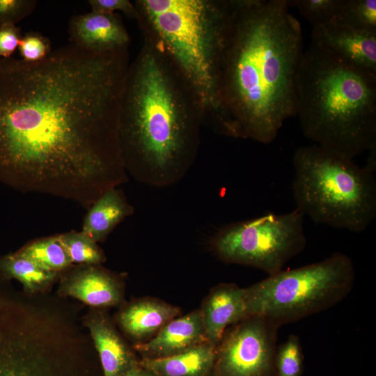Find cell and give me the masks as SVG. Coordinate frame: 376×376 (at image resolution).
<instances>
[{"mask_svg": "<svg viewBox=\"0 0 376 376\" xmlns=\"http://www.w3.org/2000/svg\"><path fill=\"white\" fill-rule=\"evenodd\" d=\"M128 49L72 44L29 63L0 58V182L87 210L127 180L118 136Z\"/></svg>", "mask_w": 376, "mask_h": 376, "instance_id": "6da1fadb", "label": "cell"}, {"mask_svg": "<svg viewBox=\"0 0 376 376\" xmlns=\"http://www.w3.org/2000/svg\"><path fill=\"white\" fill-rule=\"evenodd\" d=\"M217 68L221 134L268 144L295 115L301 28L288 0H228Z\"/></svg>", "mask_w": 376, "mask_h": 376, "instance_id": "7a4b0ae2", "label": "cell"}, {"mask_svg": "<svg viewBox=\"0 0 376 376\" xmlns=\"http://www.w3.org/2000/svg\"><path fill=\"white\" fill-rule=\"evenodd\" d=\"M205 125L197 93L169 56L143 38L123 86L118 136L127 175L155 187L182 180L193 166Z\"/></svg>", "mask_w": 376, "mask_h": 376, "instance_id": "3957f363", "label": "cell"}, {"mask_svg": "<svg viewBox=\"0 0 376 376\" xmlns=\"http://www.w3.org/2000/svg\"><path fill=\"white\" fill-rule=\"evenodd\" d=\"M295 115L306 138L353 159L376 146V77L311 42L297 73Z\"/></svg>", "mask_w": 376, "mask_h": 376, "instance_id": "277c9868", "label": "cell"}, {"mask_svg": "<svg viewBox=\"0 0 376 376\" xmlns=\"http://www.w3.org/2000/svg\"><path fill=\"white\" fill-rule=\"evenodd\" d=\"M134 5L143 38L172 59L200 98L205 123L219 133L217 68L228 0H137Z\"/></svg>", "mask_w": 376, "mask_h": 376, "instance_id": "5b68a950", "label": "cell"}, {"mask_svg": "<svg viewBox=\"0 0 376 376\" xmlns=\"http://www.w3.org/2000/svg\"><path fill=\"white\" fill-rule=\"evenodd\" d=\"M88 345L68 318L0 290V376H90Z\"/></svg>", "mask_w": 376, "mask_h": 376, "instance_id": "8992f818", "label": "cell"}, {"mask_svg": "<svg viewBox=\"0 0 376 376\" xmlns=\"http://www.w3.org/2000/svg\"><path fill=\"white\" fill-rule=\"evenodd\" d=\"M292 194L296 208L313 222L354 233L376 217L373 173L318 145L294 153Z\"/></svg>", "mask_w": 376, "mask_h": 376, "instance_id": "52a82bcc", "label": "cell"}, {"mask_svg": "<svg viewBox=\"0 0 376 376\" xmlns=\"http://www.w3.org/2000/svg\"><path fill=\"white\" fill-rule=\"evenodd\" d=\"M355 269L347 255L281 270L244 288L248 316H260L278 326L324 311L345 299L352 290Z\"/></svg>", "mask_w": 376, "mask_h": 376, "instance_id": "ba28073f", "label": "cell"}, {"mask_svg": "<svg viewBox=\"0 0 376 376\" xmlns=\"http://www.w3.org/2000/svg\"><path fill=\"white\" fill-rule=\"evenodd\" d=\"M304 214L297 208L230 224L214 239L216 254L228 263L257 268L268 276L283 269L306 245Z\"/></svg>", "mask_w": 376, "mask_h": 376, "instance_id": "9c48e42d", "label": "cell"}, {"mask_svg": "<svg viewBox=\"0 0 376 376\" xmlns=\"http://www.w3.org/2000/svg\"><path fill=\"white\" fill-rule=\"evenodd\" d=\"M279 328L253 315L235 324L217 347L213 376H274Z\"/></svg>", "mask_w": 376, "mask_h": 376, "instance_id": "30bf717a", "label": "cell"}, {"mask_svg": "<svg viewBox=\"0 0 376 376\" xmlns=\"http://www.w3.org/2000/svg\"><path fill=\"white\" fill-rule=\"evenodd\" d=\"M312 42L352 67L376 77V33L338 22L313 27Z\"/></svg>", "mask_w": 376, "mask_h": 376, "instance_id": "8fae6325", "label": "cell"}, {"mask_svg": "<svg viewBox=\"0 0 376 376\" xmlns=\"http://www.w3.org/2000/svg\"><path fill=\"white\" fill-rule=\"evenodd\" d=\"M71 44L88 52L128 48L130 36L118 15L90 12L75 15L69 24Z\"/></svg>", "mask_w": 376, "mask_h": 376, "instance_id": "7c38bea8", "label": "cell"}, {"mask_svg": "<svg viewBox=\"0 0 376 376\" xmlns=\"http://www.w3.org/2000/svg\"><path fill=\"white\" fill-rule=\"evenodd\" d=\"M61 292L93 307H107L122 300L120 283L100 265H81L63 276Z\"/></svg>", "mask_w": 376, "mask_h": 376, "instance_id": "4fadbf2b", "label": "cell"}, {"mask_svg": "<svg viewBox=\"0 0 376 376\" xmlns=\"http://www.w3.org/2000/svg\"><path fill=\"white\" fill-rule=\"evenodd\" d=\"M208 343L201 310L192 311L166 323L150 340L134 348L144 358H159L176 354Z\"/></svg>", "mask_w": 376, "mask_h": 376, "instance_id": "5bb4252c", "label": "cell"}, {"mask_svg": "<svg viewBox=\"0 0 376 376\" xmlns=\"http://www.w3.org/2000/svg\"><path fill=\"white\" fill-rule=\"evenodd\" d=\"M207 340L216 346L226 327L248 317L244 288L234 284H222L207 296L201 309Z\"/></svg>", "mask_w": 376, "mask_h": 376, "instance_id": "9a60e30c", "label": "cell"}, {"mask_svg": "<svg viewBox=\"0 0 376 376\" xmlns=\"http://www.w3.org/2000/svg\"><path fill=\"white\" fill-rule=\"evenodd\" d=\"M85 324L98 353L104 376H121L136 363L132 352L102 312L91 313Z\"/></svg>", "mask_w": 376, "mask_h": 376, "instance_id": "2e32d148", "label": "cell"}, {"mask_svg": "<svg viewBox=\"0 0 376 376\" xmlns=\"http://www.w3.org/2000/svg\"><path fill=\"white\" fill-rule=\"evenodd\" d=\"M180 313L178 307L152 299L134 301L119 313V324L130 337L142 340L157 334Z\"/></svg>", "mask_w": 376, "mask_h": 376, "instance_id": "e0dca14e", "label": "cell"}, {"mask_svg": "<svg viewBox=\"0 0 376 376\" xmlns=\"http://www.w3.org/2000/svg\"><path fill=\"white\" fill-rule=\"evenodd\" d=\"M133 212L134 208L123 191L111 188L88 209L81 231L96 243L102 242Z\"/></svg>", "mask_w": 376, "mask_h": 376, "instance_id": "ac0fdd59", "label": "cell"}, {"mask_svg": "<svg viewBox=\"0 0 376 376\" xmlns=\"http://www.w3.org/2000/svg\"><path fill=\"white\" fill-rule=\"evenodd\" d=\"M216 350L205 343L171 356L144 358L140 365L155 376H205L213 368Z\"/></svg>", "mask_w": 376, "mask_h": 376, "instance_id": "d6986e66", "label": "cell"}, {"mask_svg": "<svg viewBox=\"0 0 376 376\" xmlns=\"http://www.w3.org/2000/svg\"><path fill=\"white\" fill-rule=\"evenodd\" d=\"M58 276L59 273L47 271L17 252L0 256V277L19 281L29 293L43 291Z\"/></svg>", "mask_w": 376, "mask_h": 376, "instance_id": "ffe728a7", "label": "cell"}, {"mask_svg": "<svg viewBox=\"0 0 376 376\" xmlns=\"http://www.w3.org/2000/svg\"><path fill=\"white\" fill-rule=\"evenodd\" d=\"M16 252L40 267L52 272L60 274L72 265L58 235L34 240Z\"/></svg>", "mask_w": 376, "mask_h": 376, "instance_id": "44dd1931", "label": "cell"}, {"mask_svg": "<svg viewBox=\"0 0 376 376\" xmlns=\"http://www.w3.org/2000/svg\"><path fill=\"white\" fill-rule=\"evenodd\" d=\"M58 237L72 263L100 265L106 260L104 252L97 243L81 231L58 234Z\"/></svg>", "mask_w": 376, "mask_h": 376, "instance_id": "7402d4cb", "label": "cell"}, {"mask_svg": "<svg viewBox=\"0 0 376 376\" xmlns=\"http://www.w3.org/2000/svg\"><path fill=\"white\" fill-rule=\"evenodd\" d=\"M334 22L358 31L376 33V0H346Z\"/></svg>", "mask_w": 376, "mask_h": 376, "instance_id": "603a6c76", "label": "cell"}, {"mask_svg": "<svg viewBox=\"0 0 376 376\" xmlns=\"http://www.w3.org/2000/svg\"><path fill=\"white\" fill-rule=\"evenodd\" d=\"M289 7H295L313 27L334 22L346 0H288Z\"/></svg>", "mask_w": 376, "mask_h": 376, "instance_id": "cb8c5ba5", "label": "cell"}, {"mask_svg": "<svg viewBox=\"0 0 376 376\" xmlns=\"http://www.w3.org/2000/svg\"><path fill=\"white\" fill-rule=\"evenodd\" d=\"M304 354L298 336L290 335L278 345L275 356L274 376H302Z\"/></svg>", "mask_w": 376, "mask_h": 376, "instance_id": "d4e9b609", "label": "cell"}, {"mask_svg": "<svg viewBox=\"0 0 376 376\" xmlns=\"http://www.w3.org/2000/svg\"><path fill=\"white\" fill-rule=\"evenodd\" d=\"M18 49L21 59L29 63L42 61L52 52L49 40L42 35L33 31L22 36Z\"/></svg>", "mask_w": 376, "mask_h": 376, "instance_id": "484cf974", "label": "cell"}, {"mask_svg": "<svg viewBox=\"0 0 376 376\" xmlns=\"http://www.w3.org/2000/svg\"><path fill=\"white\" fill-rule=\"evenodd\" d=\"M34 0H0V27L4 24H15L30 15L35 10Z\"/></svg>", "mask_w": 376, "mask_h": 376, "instance_id": "4316f807", "label": "cell"}, {"mask_svg": "<svg viewBox=\"0 0 376 376\" xmlns=\"http://www.w3.org/2000/svg\"><path fill=\"white\" fill-rule=\"evenodd\" d=\"M91 11L103 14H116L120 11L129 17L135 18L134 3L128 0H90Z\"/></svg>", "mask_w": 376, "mask_h": 376, "instance_id": "83f0119b", "label": "cell"}, {"mask_svg": "<svg viewBox=\"0 0 376 376\" xmlns=\"http://www.w3.org/2000/svg\"><path fill=\"white\" fill-rule=\"evenodd\" d=\"M22 38L20 29L7 24L0 27V58H10L18 47Z\"/></svg>", "mask_w": 376, "mask_h": 376, "instance_id": "f1b7e54d", "label": "cell"}, {"mask_svg": "<svg viewBox=\"0 0 376 376\" xmlns=\"http://www.w3.org/2000/svg\"><path fill=\"white\" fill-rule=\"evenodd\" d=\"M121 376H155L137 363L127 370Z\"/></svg>", "mask_w": 376, "mask_h": 376, "instance_id": "f546056e", "label": "cell"}]
</instances>
